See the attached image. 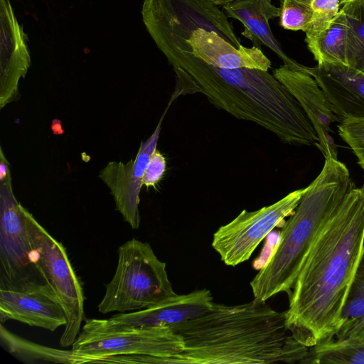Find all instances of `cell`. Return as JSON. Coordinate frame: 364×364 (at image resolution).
Segmentation results:
<instances>
[{"label": "cell", "mask_w": 364, "mask_h": 364, "mask_svg": "<svg viewBox=\"0 0 364 364\" xmlns=\"http://www.w3.org/2000/svg\"><path fill=\"white\" fill-rule=\"evenodd\" d=\"M364 246V187L351 188L323 225L297 275L286 311L294 337L311 348L333 339Z\"/></svg>", "instance_id": "1"}, {"label": "cell", "mask_w": 364, "mask_h": 364, "mask_svg": "<svg viewBox=\"0 0 364 364\" xmlns=\"http://www.w3.org/2000/svg\"><path fill=\"white\" fill-rule=\"evenodd\" d=\"M166 59L176 74L169 105L179 96L201 93L218 109L255 123L283 143L317 146L318 136L301 105L269 70L215 68L181 50Z\"/></svg>", "instance_id": "2"}, {"label": "cell", "mask_w": 364, "mask_h": 364, "mask_svg": "<svg viewBox=\"0 0 364 364\" xmlns=\"http://www.w3.org/2000/svg\"><path fill=\"white\" fill-rule=\"evenodd\" d=\"M170 328L184 348L166 364L301 363L309 350L288 328L286 311L256 299L234 306L214 302L203 315Z\"/></svg>", "instance_id": "3"}, {"label": "cell", "mask_w": 364, "mask_h": 364, "mask_svg": "<svg viewBox=\"0 0 364 364\" xmlns=\"http://www.w3.org/2000/svg\"><path fill=\"white\" fill-rule=\"evenodd\" d=\"M351 188L346 166L338 159H325L321 171L305 188L284 224L271 255L250 282L254 299L266 301L279 293H291L316 237Z\"/></svg>", "instance_id": "4"}, {"label": "cell", "mask_w": 364, "mask_h": 364, "mask_svg": "<svg viewBox=\"0 0 364 364\" xmlns=\"http://www.w3.org/2000/svg\"><path fill=\"white\" fill-rule=\"evenodd\" d=\"M176 294L166 264L149 243L133 238L119 247L114 275L97 307L102 314L126 313L154 306Z\"/></svg>", "instance_id": "5"}, {"label": "cell", "mask_w": 364, "mask_h": 364, "mask_svg": "<svg viewBox=\"0 0 364 364\" xmlns=\"http://www.w3.org/2000/svg\"><path fill=\"white\" fill-rule=\"evenodd\" d=\"M141 15L166 58L178 50L191 51L187 41L199 28L216 32L237 48L242 46L223 10L209 0H144Z\"/></svg>", "instance_id": "6"}, {"label": "cell", "mask_w": 364, "mask_h": 364, "mask_svg": "<svg viewBox=\"0 0 364 364\" xmlns=\"http://www.w3.org/2000/svg\"><path fill=\"white\" fill-rule=\"evenodd\" d=\"M24 218L31 246V264L54 292L66 315L60 339L62 347L72 346L84 320L85 296L63 245L55 240L24 208Z\"/></svg>", "instance_id": "7"}, {"label": "cell", "mask_w": 364, "mask_h": 364, "mask_svg": "<svg viewBox=\"0 0 364 364\" xmlns=\"http://www.w3.org/2000/svg\"><path fill=\"white\" fill-rule=\"evenodd\" d=\"M72 347L83 363H97L113 355H141L158 358L159 364H166L168 358L183 351L184 342L170 327H112L102 319L88 318Z\"/></svg>", "instance_id": "8"}, {"label": "cell", "mask_w": 364, "mask_h": 364, "mask_svg": "<svg viewBox=\"0 0 364 364\" xmlns=\"http://www.w3.org/2000/svg\"><path fill=\"white\" fill-rule=\"evenodd\" d=\"M305 188L290 192L282 199L255 211L243 210L213 234L212 247L228 266L250 259L258 245L284 218L291 215Z\"/></svg>", "instance_id": "9"}, {"label": "cell", "mask_w": 364, "mask_h": 364, "mask_svg": "<svg viewBox=\"0 0 364 364\" xmlns=\"http://www.w3.org/2000/svg\"><path fill=\"white\" fill-rule=\"evenodd\" d=\"M8 320L50 331L67 323L65 312L51 289L27 274L13 282L1 279V323Z\"/></svg>", "instance_id": "10"}, {"label": "cell", "mask_w": 364, "mask_h": 364, "mask_svg": "<svg viewBox=\"0 0 364 364\" xmlns=\"http://www.w3.org/2000/svg\"><path fill=\"white\" fill-rule=\"evenodd\" d=\"M31 246L24 218V207L12 188L10 165L0 149V260L1 280L13 282L23 276L31 264Z\"/></svg>", "instance_id": "11"}, {"label": "cell", "mask_w": 364, "mask_h": 364, "mask_svg": "<svg viewBox=\"0 0 364 364\" xmlns=\"http://www.w3.org/2000/svg\"><path fill=\"white\" fill-rule=\"evenodd\" d=\"M166 112L152 134L145 141H141L134 159L127 163L108 162L99 174V177L110 190L116 209L132 229L139 228L140 225L139 205L142 180L151 156L156 149L161 122Z\"/></svg>", "instance_id": "12"}, {"label": "cell", "mask_w": 364, "mask_h": 364, "mask_svg": "<svg viewBox=\"0 0 364 364\" xmlns=\"http://www.w3.org/2000/svg\"><path fill=\"white\" fill-rule=\"evenodd\" d=\"M278 79L296 98L318 136L316 147L327 158L338 159V149L331 135V125L340 122L325 92L309 74L282 65L273 71Z\"/></svg>", "instance_id": "13"}, {"label": "cell", "mask_w": 364, "mask_h": 364, "mask_svg": "<svg viewBox=\"0 0 364 364\" xmlns=\"http://www.w3.org/2000/svg\"><path fill=\"white\" fill-rule=\"evenodd\" d=\"M0 108L18 100V83L31 65L27 36L9 0H0Z\"/></svg>", "instance_id": "14"}, {"label": "cell", "mask_w": 364, "mask_h": 364, "mask_svg": "<svg viewBox=\"0 0 364 364\" xmlns=\"http://www.w3.org/2000/svg\"><path fill=\"white\" fill-rule=\"evenodd\" d=\"M213 304L209 290L198 289L186 294H176L147 309L118 313L102 320L112 327H172L203 315L212 308Z\"/></svg>", "instance_id": "15"}, {"label": "cell", "mask_w": 364, "mask_h": 364, "mask_svg": "<svg viewBox=\"0 0 364 364\" xmlns=\"http://www.w3.org/2000/svg\"><path fill=\"white\" fill-rule=\"evenodd\" d=\"M309 75L325 92L341 122L364 119V73L345 64L321 63L310 68Z\"/></svg>", "instance_id": "16"}, {"label": "cell", "mask_w": 364, "mask_h": 364, "mask_svg": "<svg viewBox=\"0 0 364 364\" xmlns=\"http://www.w3.org/2000/svg\"><path fill=\"white\" fill-rule=\"evenodd\" d=\"M228 18L239 21L244 26L241 34L249 39L253 46H264L274 53L290 68L309 74L310 68L289 57L272 31L269 21L279 18V7L272 0H236L223 6Z\"/></svg>", "instance_id": "17"}, {"label": "cell", "mask_w": 364, "mask_h": 364, "mask_svg": "<svg viewBox=\"0 0 364 364\" xmlns=\"http://www.w3.org/2000/svg\"><path fill=\"white\" fill-rule=\"evenodd\" d=\"M187 43L191 53L203 63L219 68H250L269 70L271 60L256 46L237 48L214 31L199 28Z\"/></svg>", "instance_id": "18"}, {"label": "cell", "mask_w": 364, "mask_h": 364, "mask_svg": "<svg viewBox=\"0 0 364 364\" xmlns=\"http://www.w3.org/2000/svg\"><path fill=\"white\" fill-rule=\"evenodd\" d=\"M349 41V26L343 11L338 14L322 32L306 36L309 51L318 64H347Z\"/></svg>", "instance_id": "19"}, {"label": "cell", "mask_w": 364, "mask_h": 364, "mask_svg": "<svg viewBox=\"0 0 364 364\" xmlns=\"http://www.w3.org/2000/svg\"><path fill=\"white\" fill-rule=\"evenodd\" d=\"M1 342L13 355L25 363H57L80 364L82 358L72 350H65L44 346L19 337L0 327Z\"/></svg>", "instance_id": "20"}, {"label": "cell", "mask_w": 364, "mask_h": 364, "mask_svg": "<svg viewBox=\"0 0 364 364\" xmlns=\"http://www.w3.org/2000/svg\"><path fill=\"white\" fill-rule=\"evenodd\" d=\"M334 338L340 341L364 339V246L343 310L342 324Z\"/></svg>", "instance_id": "21"}, {"label": "cell", "mask_w": 364, "mask_h": 364, "mask_svg": "<svg viewBox=\"0 0 364 364\" xmlns=\"http://www.w3.org/2000/svg\"><path fill=\"white\" fill-rule=\"evenodd\" d=\"M304 364H364V340L340 341L334 338L309 348Z\"/></svg>", "instance_id": "22"}, {"label": "cell", "mask_w": 364, "mask_h": 364, "mask_svg": "<svg viewBox=\"0 0 364 364\" xmlns=\"http://www.w3.org/2000/svg\"><path fill=\"white\" fill-rule=\"evenodd\" d=\"M349 26L347 64L364 73V0L341 6Z\"/></svg>", "instance_id": "23"}, {"label": "cell", "mask_w": 364, "mask_h": 364, "mask_svg": "<svg viewBox=\"0 0 364 364\" xmlns=\"http://www.w3.org/2000/svg\"><path fill=\"white\" fill-rule=\"evenodd\" d=\"M313 0H282L279 6V25L289 31L306 33L313 18Z\"/></svg>", "instance_id": "24"}, {"label": "cell", "mask_w": 364, "mask_h": 364, "mask_svg": "<svg viewBox=\"0 0 364 364\" xmlns=\"http://www.w3.org/2000/svg\"><path fill=\"white\" fill-rule=\"evenodd\" d=\"M338 130L340 136L358 158V163L364 172V119L343 120L339 122Z\"/></svg>", "instance_id": "25"}, {"label": "cell", "mask_w": 364, "mask_h": 364, "mask_svg": "<svg viewBox=\"0 0 364 364\" xmlns=\"http://www.w3.org/2000/svg\"><path fill=\"white\" fill-rule=\"evenodd\" d=\"M313 18L306 36L316 35L324 31L338 14L339 0H313Z\"/></svg>", "instance_id": "26"}, {"label": "cell", "mask_w": 364, "mask_h": 364, "mask_svg": "<svg viewBox=\"0 0 364 364\" xmlns=\"http://www.w3.org/2000/svg\"><path fill=\"white\" fill-rule=\"evenodd\" d=\"M166 170V159L163 154L156 149L151 156L143 177L142 184L146 187H155L161 181Z\"/></svg>", "instance_id": "27"}, {"label": "cell", "mask_w": 364, "mask_h": 364, "mask_svg": "<svg viewBox=\"0 0 364 364\" xmlns=\"http://www.w3.org/2000/svg\"><path fill=\"white\" fill-rule=\"evenodd\" d=\"M213 4L219 6H223L224 5L236 0H209Z\"/></svg>", "instance_id": "28"}, {"label": "cell", "mask_w": 364, "mask_h": 364, "mask_svg": "<svg viewBox=\"0 0 364 364\" xmlns=\"http://www.w3.org/2000/svg\"><path fill=\"white\" fill-rule=\"evenodd\" d=\"M354 1H356V0H339L340 6H342L343 5H344L346 4H348V3Z\"/></svg>", "instance_id": "29"}, {"label": "cell", "mask_w": 364, "mask_h": 364, "mask_svg": "<svg viewBox=\"0 0 364 364\" xmlns=\"http://www.w3.org/2000/svg\"><path fill=\"white\" fill-rule=\"evenodd\" d=\"M364 340V339H363Z\"/></svg>", "instance_id": "30"}]
</instances>
